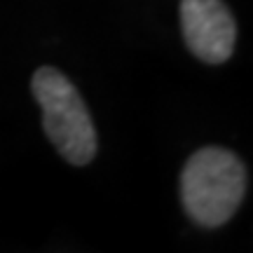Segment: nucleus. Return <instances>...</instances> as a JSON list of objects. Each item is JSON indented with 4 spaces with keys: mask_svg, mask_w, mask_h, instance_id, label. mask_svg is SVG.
I'll list each match as a JSON object with an SVG mask.
<instances>
[{
    "mask_svg": "<svg viewBox=\"0 0 253 253\" xmlns=\"http://www.w3.org/2000/svg\"><path fill=\"white\" fill-rule=\"evenodd\" d=\"M244 164L223 148H204L195 153L181 173L183 207L192 220L207 227L230 220L244 199Z\"/></svg>",
    "mask_w": 253,
    "mask_h": 253,
    "instance_id": "1",
    "label": "nucleus"
},
{
    "mask_svg": "<svg viewBox=\"0 0 253 253\" xmlns=\"http://www.w3.org/2000/svg\"><path fill=\"white\" fill-rule=\"evenodd\" d=\"M33 96L42 108V125L56 150L75 167L96 155V131L78 89L56 68H40L33 75Z\"/></svg>",
    "mask_w": 253,
    "mask_h": 253,
    "instance_id": "2",
    "label": "nucleus"
},
{
    "mask_svg": "<svg viewBox=\"0 0 253 253\" xmlns=\"http://www.w3.org/2000/svg\"><path fill=\"white\" fill-rule=\"evenodd\" d=\"M181 26L188 47L202 61L223 63L232 56L237 26L223 0H183Z\"/></svg>",
    "mask_w": 253,
    "mask_h": 253,
    "instance_id": "3",
    "label": "nucleus"
}]
</instances>
